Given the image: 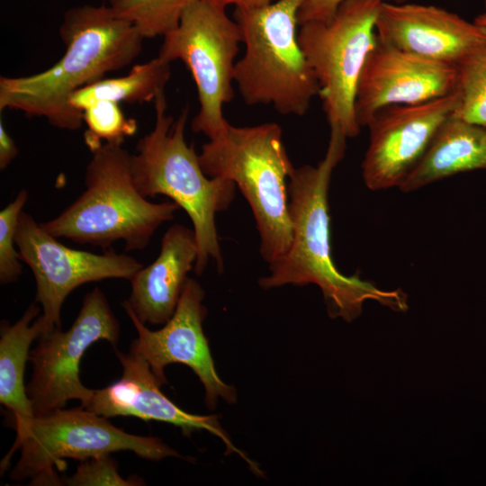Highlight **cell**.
Masks as SVG:
<instances>
[{
	"instance_id": "6da1fadb",
	"label": "cell",
	"mask_w": 486,
	"mask_h": 486,
	"mask_svg": "<svg viewBox=\"0 0 486 486\" xmlns=\"http://www.w3.org/2000/svg\"><path fill=\"white\" fill-rule=\"evenodd\" d=\"M346 139L338 127H330L323 159L315 166L293 169L288 182L292 241L284 256L269 264L270 274L261 277L258 284L263 289L315 284L323 294L328 316L351 322L361 315L366 301L397 312L406 311L409 305L401 289H381L358 273L346 275L333 262L328 195L333 171L345 156Z\"/></svg>"
},
{
	"instance_id": "7a4b0ae2",
	"label": "cell",
	"mask_w": 486,
	"mask_h": 486,
	"mask_svg": "<svg viewBox=\"0 0 486 486\" xmlns=\"http://www.w3.org/2000/svg\"><path fill=\"white\" fill-rule=\"evenodd\" d=\"M58 32L66 51L52 67L29 76L0 77V111L17 110L42 117L53 127L76 130L84 122L83 112L70 105V97L130 64L144 38L110 4L68 9Z\"/></svg>"
},
{
	"instance_id": "3957f363",
	"label": "cell",
	"mask_w": 486,
	"mask_h": 486,
	"mask_svg": "<svg viewBox=\"0 0 486 486\" xmlns=\"http://www.w3.org/2000/svg\"><path fill=\"white\" fill-rule=\"evenodd\" d=\"M154 102V127L139 140L137 152L131 155L133 183L144 197L165 195L185 211L197 242L195 273L202 274L210 258L221 273L223 259L215 216L234 199L236 184L210 177L202 170L194 144L188 145L185 140L188 110L175 120L166 114L165 93Z\"/></svg>"
},
{
	"instance_id": "277c9868",
	"label": "cell",
	"mask_w": 486,
	"mask_h": 486,
	"mask_svg": "<svg viewBox=\"0 0 486 486\" xmlns=\"http://www.w3.org/2000/svg\"><path fill=\"white\" fill-rule=\"evenodd\" d=\"M130 159L122 145H102L86 166L85 191L40 226L57 238L78 244L107 249L121 240L126 251L144 249L158 228L174 219L179 206L144 197L133 183Z\"/></svg>"
},
{
	"instance_id": "5b68a950",
	"label": "cell",
	"mask_w": 486,
	"mask_h": 486,
	"mask_svg": "<svg viewBox=\"0 0 486 486\" xmlns=\"http://www.w3.org/2000/svg\"><path fill=\"white\" fill-rule=\"evenodd\" d=\"M210 177L232 181L248 202L260 236V253L271 264L289 250L292 225L288 182L294 167L274 122L237 127L228 121L198 155Z\"/></svg>"
},
{
	"instance_id": "8992f818",
	"label": "cell",
	"mask_w": 486,
	"mask_h": 486,
	"mask_svg": "<svg viewBox=\"0 0 486 486\" xmlns=\"http://www.w3.org/2000/svg\"><path fill=\"white\" fill-rule=\"evenodd\" d=\"M304 0H276L257 8L236 7L244 56L234 82L248 105H271L279 113L304 115L320 86L298 41V12Z\"/></svg>"
},
{
	"instance_id": "52a82bcc",
	"label": "cell",
	"mask_w": 486,
	"mask_h": 486,
	"mask_svg": "<svg viewBox=\"0 0 486 486\" xmlns=\"http://www.w3.org/2000/svg\"><path fill=\"white\" fill-rule=\"evenodd\" d=\"M18 449L21 455L10 479H30V485H62L57 472L65 469V458L82 462L118 451H131L149 461L181 456L160 438L128 433L81 405L34 417L1 462L2 473Z\"/></svg>"
},
{
	"instance_id": "ba28073f",
	"label": "cell",
	"mask_w": 486,
	"mask_h": 486,
	"mask_svg": "<svg viewBox=\"0 0 486 486\" xmlns=\"http://www.w3.org/2000/svg\"><path fill=\"white\" fill-rule=\"evenodd\" d=\"M383 0H345L328 21L300 24L298 41L320 86L329 127L346 138L360 133L355 113L359 76L377 36L376 18Z\"/></svg>"
},
{
	"instance_id": "9c48e42d",
	"label": "cell",
	"mask_w": 486,
	"mask_h": 486,
	"mask_svg": "<svg viewBox=\"0 0 486 486\" xmlns=\"http://www.w3.org/2000/svg\"><path fill=\"white\" fill-rule=\"evenodd\" d=\"M242 42L238 24L212 0H196L184 12L178 25L163 36L158 57L181 60L195 82L199 111L192 122L194 132L209 139L225 125L223 105L233 99L235 58Z\"/></svg>"
},
{
	"instance_id": "30bf717a",
	"label": "cell",
	"mask_w": 486,
	"mask_h": 486,
	"mask_svg": "<svg viewBox=\"0 0 486 486\" xmlns=\"http://www.w3.org/2000/svg\"><path fill=\"white\" fill-rule=\"evenodd\" d=\"M120 324L101 289L95 287L83 299L80 311L66 331L55 328L40 338L30 351L32 378L26 385L35 417L65 407L69 400L82 404L92 389L79 377L80 361L94 342L106 340L116 347Z\"/></svg>"
},
{
	"instance_id": "8fae6325",
	"label": "cell",
	"mask_w": 486,
	"mask_h": 486,
	"mask_svg": "<svg viewBox=\"0 0 486 486\" xmlns=\"http://www.w3.org/2000/svg\"><path fill=\"white\" fill-rule=\"evenodd\" d=\"M15 245L21 260L35 278V302L43 310L40 315L43 327L41 337L61 328L62 305L73 290L105 279L130 281L144 266L131 256L113 250L95 254L68 248L23 211L19 217Z\"/></svg>"
},
{
	"instance_id": "7c38bea8",
	"label": "cell",
	"mask_w": 486,
	"mask_h": 486,
	"mask_svg": "<svg viewBox=\"0 0 486 486\" xmlns=\"http://www.w3.org/2000/svg\"><path fill=\"white\" fill-rule=\"evenodd\" d=\"M458 93L422 104H396L378 111L362 162V176L372 191L400 187L422 158L442 123L458 104Z\"/></svg>"
},
{
	"instance_id": "4fadbf2b",
	"label": "cell",
	"mask_w": 486,
	"mask_h": 486,
	"mask_svg": "<svg viewBox=\"0 0 486 486\" xmlns=\"http://www.w3.org/2000/svg\"><path fill=\"white\" fill-rule=\"evenodd\" d=\"M204 291L200 284L188 278L173 316L158 330L149 329L133 311L123 306L135 327L138 338L131 343L149 364L154 375L166 383L165 368L174 363L191 368L204 387L205 403L213 409L219 398L232 404L236 389L219 377L202 330L206 308Z\"/></svg>"
},
{
	"instance_id": "5bb4252c",
	"label": "cell",
	"mask_w": 486,
	"mask_h": 486,
	"mask_svg": "<svg viewBox=\"0 0 486 486\" xmlns=\"http://www.w3.org/2000/svg\"><path fill=\"white\" fill-rule=\"evenodd\" d=\"M456 88V65L406 52L377 38L356 86V122L361 128L366 127L386 106L426 103L451 94Z\"/></svg>"
},
{
	"instance_id": "9a60e30c",
	"label": "cell",
	"mask_w": 486,
	"mask_h": 486,
	"mask_svg": "<svg viewBox=\"0 0 486 486\" xmlns=\"http://www.w3.org/2000/svg\"><path fill=\"white\" fill-rule=\"evenodd\" d=\"M114 351L122 366V377L102 389H92L82 407L107 418L134 417L169 423L180 428L184 434L206 430L222 440L227 454H238L253 471L260 472L257 465L233 445L217 416L192 414L170 400L161 392L162 384L149 364L133 345L128 353L116 347Z\"/></svg>"
},
{
	"instance_id": "2e32d148",
	"label": "cell",
	"mask_w": 486,
	"mask_h": 486,
	"mask_svg": "<svg viewBox=\"0 0 486 486\" xmlns=\"http://www.w3.org/2000/svg\"><path fill=\"white\" fill-rule=\"evenodd\" d=\"M377 38L406 52L457 65L486 35V27L435 5L382 2Z\"/></svg>"
},
{
	"instance_id": "e0dca14e",
	"label": "cell",
	"mask_w": 486,
	"mask_h": 486,
	"mask_svg": "<svg viewBox=\"0 0 486 486\" xmlns=\"http://www.w3.org/2000/svg\"><path fill=\"white\" fill-rule=\"evenodd\" d=\"M197 255L194 230L182 224L171 226L162 238L156 260L130 281L131 292L122 305L144 324L164 325L176 309Z\"/></svg>"
},
{
	"instance_id": "ac0fdd59",
	"label": "cell",
	"mask_w": 486,
	"mask_h": 486,
	"mask_svg": "<svg viewBox=\"0 0 486 486\" xmlns=\"http://www.w3.org/2000/svg\"><path fill=\"white\" fill-rule=\"evenodd\" d=\"M486 170V127L450 115L399 189L418 190L449 176Z\"/></svg>"
},
{
	"instance_id": "d6986e66",
	"label": "cell",
	"mask_w": 486,
	"mask_h": 486,
	"mask_svg": "<svg viewBox=\"0 0 486 486\" xmlns=\"http://www.w3.org/2000/svg\"><path fill=\"white\" fill-rule=\"evenodd\" d=\"M39 313L40 307L33 302L14 324L10 325L5 320L1 323L0 402L13 413L17 436L35 417L24 374L30 346L43 333Z\"/></svg>"
},
{
	"instance_id": "ffe728a7",
	"label": "cell",
	"mask_w": 486,
	"mask_h": 486,
	"mask_svg": "<svg viewBox=\"0 0 486 486\" xmlns=\"http://www.w3.org/2000/svg\"><path fill=\"white\" fill-rule=\"evenodd\" d=\"M170 75V62L158 56L145 63L135 65L126 76L103 78L78 89L70 97L69 103L74 109L83 112L99 101L118 104L154 101L158 95L164 93Z\"/></svg>"
},
{
	"instance_id": "44dd1931",
	"label": "cell",
	"mask_w": 486,
	"mask_h": 486,
	"mask_svg": "<svg viewBox=\"0 0 486 486\" xmlns=\"http://www.w3.org/2000/svg\"><path fill=\"white\" fill-rule=\"evenodd\" d=\"M456 67L459 100L453 114L486 127V35Z\"/></svg>"
},
{
	"instance_id": "7402d4cb",
	"label": "cell",
	"mask_w": 486,
	"mask_h": 486,
	"mask_svg": "<svg viewBox=\"0 0 486 486\" xmlns=\"http://www.w3.org/2000/svg\"><path fill=\"white\" fill-rule=\"evenodd\" d=\"M194 1L116 0L110 5L118 16L132 22L144 39H151L174 30Z\"/></svg>"
},
{
	"instance_id": "603a6c76",
	"label": "cell",
	"mask_w": 486,
	"mask_h": 486,
	"mask_svg": "<svg viewBox=\"0 0 486 486\" xmlns=\"http://www.w3.org/2000/svg\"><path fill=\"white\" fill-rule=\"evenodd\" d=\"M83 119L87 126L85 143L92 153L104 144L122 145L138 128L134 119L125 116L120 104L111 101H99L90 105L83 111Z\"/></svg>"
},
{
	"instance_id": "cb8c5ba5",
	"label": "cell",
	"mask_w": 486,
	"mask_h": 486,
	"mask_svg": "<svg viewBox=\"0 0 486 486\" xmlns=\"http://www.w3.org/2000/svg\"><path fill=\"white\" fill-rule=\"evenodd\" d=\"M28 200V192L22 189L15 198L0 212V283L8 284L22 274L21 256L15 249V234L19 217Z\"/></svg>"
},
{
	"instance_id": "d4e9b609",
	"label": "cell",
	"mask_w": 486,
	"mask_h": 486,
	"mask_svg": "<svg viewBox=\"0 0 486 486\" xmlns=\"http://www.w3.org/2000/svg\"><path fill=\"white\" fill-rule=\"evenodd\" d=\"M136 476L124 479L118 471L117 462L111 454H104L82 461L76 472L62 480V485L68 486H135L142 485Z\"/></svg>"
},
{
	"instance_id": "484cf974",
	"label": "cell",
	"mask_w": 486,
	"mask_h": 486,
	"mask_svg": "<svg viewBox=\"0 0 486 486\" xmlns=\"http://www.w3.org/2000/svg\"><path fill=\"white\" fill-rule=\"evenodd\" d=\"M345 0H304L298 12L299 25L309 21H328L338 5ZM394 4H404L408 0H389Z\"/></svg>"
},
{
	"instance_id": "4316f807",
	"label": "cell",
	"mask_w": 486,
	"mask_h": 486,
	"mask_svg": "<svg viewBox=\"0 0 486 486\" xmlns=\"http://www.w3.org/2000/svg\"><path fill=\"white\" fill-rule=\"evenodd\" d=\"M18 148L14 139L7 132L3 120L0 121V168L5 169L16 158Z\"/></svg>"
},
{
	"instance_id": "83f0119b",
	"label": "cell",
	"mask_w": 486,
	"mask_h": 486,
	"mask_svg": "<svg viewBox=\"0 0 486 486\" xmlns=\"http://www.w3.org/2000/svg\"><path fill=\"white\" fill-rule=\"evenodd\" d=\"M217 4L226 7L229 4H235L236 7L257 8L272 4L276 0H212Z\"/></svg>"
},
{
	"instance_id": "f1b7e54d",
	"label": "cell",
	"mask_w": 486,
	"mask_h": 486,
	"mask_svg": "<svg viewBox=\"0 0 486 486\" xmlns=\"http://www.w3.org/2000/svg\"><path fill=\"white\" fill-rule=\"evenodd\" d=\"M474 22L479 25L486 27V13L478 15L474 19Z\"/></svg>"
},
{
	"instance_id": "f546056e",
	"label": "cell",
	"mask_w": 486,
	"mask_h": 486,
	"mask_svg": "<svg viewBox=\"0 0 486 486\" xmlns=\"http://www.w3.org/2000/svg\"><path fill=\"white\" fill-rule=\"evenodd\" d=\"M100 1H103V2H105V3H109V4H112L114 1L116 0H100Z\"/></svg>"
},
{
	"instance_id": "4dcf8cb0",
	"label": "cell",
	"mask_w": 486,
	"mask_h": 486,
	"mask_svg": "<svg viewBox=\"0 0 486 486\" xmlns=\"http://www.w3.org/2000/svg\"><path fill=\"white\" fill-rule=\"evenodd\" d=\"M483 3H484L485 9H486V0H483Z\"/></svg>"
}]
</instances>
